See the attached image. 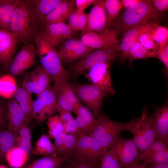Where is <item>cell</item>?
<instances>
[{"label":"cell","instance_id":"6da1fadb","mask_svg":"<svg viewBox=\"0 0 168 168\" xmlns=\"http://www.w3.org/2000/svg\"><path fill=\"white\" fill-rule=\"evenodd\" d=\"M162 15L154 9L152 0H141L134 5L125 9L119 14L111 27L116 30L118 36L128 30L152 22L158 23Z\"/></svg>","mask_w":168,"mask_h":168},{"label":"cell","instance_id":"7a4b0ae2","mask_svg":"<svg viewBox=\"0 0 168 168\" xmlns=\"http://www.w3.org/2000/svg\"><path fill=\"white\" fill-rule=\"evenodd\" d=\"M36 54L40 58L41 66L51 77L53 87L56 91L69 78V73L64 68L57 51L40 35L34 42Z\"/></svg>","mask_w":168,"mask_h":168},{"label":"cell","instance_id":"3957f363","mask_svg":"<svg viewBox=\"0 0 168 168\" xmlns=\"http://www.w3.org/2000/svg\"><path fill=\"white\" fill-rule=\"evenodd\" d=\"M10 32L23 45L35 42L40 30L35 25L30 14L27 0H20L11 18Z\"/></svg>","mask_w":168,"mask_h":168},{"label":"cell","instance_id":"277c9868","mask_svg":"<svg viewBox=\"0 0 168 168\" xmlns=\"http://www.w3.org/2000/svg\"><path fill=\"white\" fill-rule=\"evenodd\" d=\"M126 123V130L133 134L131 139L138 150L139 161H143L147 149L155 138V132L147 113V107H144L140 117Z\"/></svg>","mask_w":168,"mask_h":168},{"label":"cell","instance_id":"5b68a950","mask_svg":"<svg viewBox=\"0 0 168 168\" xmlns=\"http://www.w3.org/2000/svg\"><path fill=\"white\" fill-rule=\"evenodd\" d=\"M127 123L114 121L104 113L96 117L95 128L90 136L96 139L104 147L109 149L115 142L120 133L126 130Z\"/></svg>","mask_w":168,"mask_h":168},{"label":"cell","instance_id":"8992f818","mask_svg":"<svg viewBox=\"0 0 168 168\" xmlns=\"http://www.w3.org/2000/svg\"><path fill=\"white\" fill-rule=\"evenodd\" d=\"M119 45L113 47L94 49L83 58L70 66L72 74L76 76L87 72L95 65L105 63H110L121 56Z\"/></svg>","mask_w":168,"mask_h":168},{"label":"cell","instance_id":"52a82bcc","mask_svg":"<svg viewBox=\"0 0 168 168\" xmlns=\"http://www.w3.org/2000/svg\"><path fill=\"white\" fill-rule=\"evenodd\" d=\"M37 97L33 102L32 116L37 123L41 124L58 112L56 93L50 86Z\"/></svg>","mask_w":168,"mask_h":168},{"label":"cell","instance_id":"ba28073f","mask_svg":"<svg viewBox=\"0 0 168 168\" xmlns=\"http://www.w3.org/2000/svg\"><path fill=\"white\" fill-rule=\"evenodd\" d=\"M72 85L80 101L83 103L96 118L100 113L103 99L109 94L92 84Z\"/></svg>","mask_w":168,"mask_h":168},{"label":"cell","instance_id":"9c48e42d","mask_svg":"<svg viewBox=\"0 0 168 168\" xmlns=\"http://www.w3.org/2000/svg\"><path fill=\"white\" fill-rule=\"evenodd\" d=\"M109 148L116 155L120 168H127L139 164V152L131 139L119 136Z\"/></svg>","mask_w":168,"mask_h":168},{"label":"cell","instance_id":"30bf717a","mask_svg":"<svg viewBox=\"0 0 168 168\" xmlns=\"http://www.w3.org/2000/svg\"><path fill=\"white\" fill-rule=\"evenodd\" d=\"M108 149L103 147L94 138L89 135H80L75 155L100 164Z\"/></svg>","mask_w":168,"mask_h":168},{"label":"cell","instance_id":"8fae6325","mask_svg":"<svg viewBox=\"0 0 168 168\" xmlns=\"http://www.w3.org/2000/svg\"><path fill=\"white\" fill-rule=\"evenodd\" d=\"M52 82L49 74L41 65L38 64L32 71L26 73L21 86L37 96L50 87Z\"/></svg>","mask_w":168,"mask_h":168},{"label":"cell","instance_id":"7c38bea8","mask_svg":"<svg viewBox=\"0 0 168 168\" xmlns=\"http://www.w3.org/2000/svg\"><path fill=\"white\" fill-rule=\"evenodd\" d=\"M80 40L87 47L94 49L110 48L119 44L117 33L112 27L100 33L89 32L83 34Z\"/></svg>","mask_w":168,"mask_h":168},{"label":"cell","instance_id":"4fadbf2b","mask_svg":"<svg viewBox=\"0 0 168 168\" xmlns=\"http://www.w3.org/2000/svg\"><path fill=\"white\" fill-rule=\"evenodd\" d=\"M94 50L72 37L60 44L57 51L62 62L70 63L82 59Z\"/></svg>","mask_w":168,"mask_h":168},{"label":"cell","instance_id":"5bb4252c","mask_svg":"<svg viewBox=\"0 0 168 168\" xmlns=\"http://www.w3.org/2000/svg\"><path fill=\"white\" fill-rule=\"evenodd\" d=\"M64 22L47 25L40 27L39 35L52 47L72 38L76 33Z\"/></svg>","mask_w":168,"mask_h":168},{"label":"cell","instance_id":"9a60e30c","mask_svg":"<svg viewBox=\"0 0 168 168\" xmlns=\"http://www.w3.org/2000/svg\"><path fill=\"white\" fill-rule=\"evenodd\" d=\"M85 77L92 84L113 95L115 91L113 87L110 78V63L96 64L90 69Z\"/></svg>","mask_w":168,"mask_h":168},{"label":"cell","instance_id":"2e32d148","mask_svg":"<svg viewBox=\"0 0 168 168\" xmlns=\"http://www.w3.org/2000/svg\"><path fill=\"white\" fill-rule=\"evenodd\" d=\"M107 28L104 0H97L87 14V26L85 30L82 32V35L89 32L101 33Z\"/></svg>","mask_w":168,"mask_h":168},{"label":"cell","instance_id":"e0dca14e","mask_svg":"<svg viewBox=\"0 0 168 168\" xmlns=\"http://www.w3.org/2000/svg\"><path fill=\"white\" fill-rule=\"evenodd\" d=\"M62 0H27L30 14L36 26L40 29L44 18Z\"/></svg>","mask_w":168,"mask_h":168},{"label":"cell","instance_id":"ac0fdd59","mask_svg":"<svg viewBox=\"0 0 168 168\" xmlns=\"http://www.w3.org/2000/svg\"><path fill=\"white\" fill-rule=\"evenodd\" d=\"M76 9L75 0H62L44 18L40 27L53 23L65 22Z\"/></svg>","mask_w":168,"mask_h":168},{"label":"cell","instance_id":"d6986e66","mask_svg":"<svg viewBox=\"0 0 168 168\" xmlns=\"http://www.w3.org/2000/svg\"><path fill=\"white\" fill-rule=\"evenodd\" d=\"M154 128L155 138L168 141V105L160 106L149 116Z\"/></svg>","mask_w":168,"mask_h":168},{"label":"cell","instance_id":"ffe728a7","mask_svg":"<svg viewBox=\"0 0 168 168\" xmlns=\"http://www.w3.org/2000/svg\"><path fill=\"white\" fill-rule=\"evenodd\" d=\"M17 41L10 32L0 29V61L7 69L16 51Z\"/></svg>","mask_w":168,"mask_h":168},{"label":"cell","instance_id":"44dd1931","mask_svg":"<svg viewBox=\"0 0 168 168\" xmlns=\"http://www.w3.org/2000/svg\"><path fill=\"white\" fill-rule=\"evenodd\" d=\"M75 114L77 133L90 135L96 126V118L89 109L82 104L78 108Z\"/></svg>","mask_w":168,"mask_h":168},{"label":"cell","instance_id":"7402d4cb","mask_svg":"<svg viewBox=\"0 0 168 168\" xmlns=\"http://www.w3.org/2000/svg\"><path fill=\"white\" fill-rule=\"evenodd\" d=\"M80 135L77 133L60 134L54 138L53 144L57 156H67L76 151Z\"/></svg>","mask_w":168,"mask_h":168},{"label":"cell","instance_id":"603a6c76","mask_svg":"<svg viewBox=\"0 0 168 168\" xmlns=\"http://www.w3.org/2000/svg\"><path fill=\"white\" fill-rule=\"evenodd\" d=\"M8 129L17 132L19 128L27 123L26 118L17 103L13 98L7 105Z\"/></svg>","mask_w":168,"mask_h":168},{"label":"cell","instance_id":"cb8c5ba5","mask_svg":"<svg viewBox=\"0 0 168 168\" xmlns=\"http://www.w3.org/2000/svg\"><path fill=\"white\" fill-rule=\"evenodd\" d=\"M31 93L21 86L18 87L13 97L19 105L26 118L27 123L31 122L32 116L33 100Z\"/></svg>","mask_w":168,"mask_h":168},{"label":"cell","instance_id":"d4e9b609","mask_svg":"<svg viewBox=\"0 0 168 168\" xmlns=\"http://www.w3.org/2000/svg\"><path fill=\"white\" fill-rule=\"evenodd\" d=\"M147 24L131 29L126 32L123 36L122 41L118 48L121 53L120 63L125 61V58L128 52L136 42L138 36L147 27Z\"/></svg>","mask_w":168,"mask_h":168},{"label":"cell","instance_id":"484cf974","mask_svg":"<svg viewBox=\"0 0 168 168\" xmlns=\"http://www.w3.org/2000/svg\"><path fill=\"white\" fill-rule=\"evenodd\" d=\"M18 135L17 132L9 130L0 129V162L5 160L7 153L12 147L17 146Z\"/></svg>","mask_w":168,"mask_h":168},{"label":"cell","instance_id":"4316f807","mask_svg":"<svg viewBox=\"0 0 168 168\" xmlns=\"http://www.w3.org/2000/svg\"><path fill=\"white\" fill-rule=\"evenodd\" d=\"M20 0H0V29L10 32L12 12Z\"/></svg>","mask_w":168,"mask_h":168},{"label":"cell","instance_id":"83f0119b","mask_svg":"<svg viewBox=\"0 0 168 168\" xmlns=\"http://www.w3.org/2000/svg\"><path fill=\"white\" fill-rule=\"evenodd\" d=\"M68 156H44L21 168H60Z\"/></svg>","mask_w":168,"mask_h":168},{"label":"cell","instance_id":"f1b7e54d","mask_svg":"<svg viewBox=\"0 0 168 168\" xmlns=\"http://www.w3.org/2000/svg\"><path fill=\"white\" fill-rule=\"evenodd\" d=\"M28 157L23 150L16 146L7 153L5 160L12 168H21L25 165Z\"/></svg>","mask_w":168,"mask_h":168},{"label":"cell","instance_id":"f546056e","mask_svg":"<svg viewBox=\"0 0 168 168\" xmlns=\"http://www.w3.org/2000/svg\"><path fill=\"white\" fill-rule=\"evenodd\" d=\"M17 133L18 136L17 146L29 156L33 150L31 146L32 129L25 124L19 128Z\"/></svg>","mask_w":168,"mask_h":168},{"label":"cell","instance_id":"4dcf8cb0","mask_svg":"<svg viewBox=\"0 0 168 168\" xmlns=\"http://www.w3.org/2000/svg\"><path fill=\"white\" fill-rule=\"evenodd\" d=\"M50 138L48 135L42 134L35 143L33 153L44 156H57Z\"/></svg>","mask_w":168,"mask_h":168},{"label":"cell","instance_id":"1f68e13d","mask_svg":"<svg viewBox=\"0 0 168 168\" xmlns=\"http://www.w3.org/2000/svg\"><path fill=\"white\" fill-rule=\"evenodd\" d=\"M18 87L13 77L9 74L0 77V96L6 99L12 98Z\"/></svg>","mask_w":168,"mask_h":168},{"label":"cell","instance_id":"d6a6232c","mask_svg":"<svg viewBox=\"0 0 168 168\" xmlns=\"http://www.w3.org/2000/svg\"><path fill=\"white\" fill-rule=\"evenodd\" d=\"M156 53L148 50L138 42H136L127 53L125 61L128 59L131 62L138 59H145L150 58H156Z\"/></svg>","mask_w":168,"mask_h":168},{"label":"cell","instance_id":"836d02e7","mask_svg":"<svg viewBox=\"0 0 168 168\" xmlns=\"http://www.w3.org/2000/svg\"><path fill=\"white\" fill-rule=\"evenodd\" d=\"M99 166L100 164L72 154L68 156L60 168H99Z\"/></svg>","mask_w":168,"mask_h":168},{"label":"cell","instance_id":"e575fe53","mask_svg":"<svg viewBox=\"0 0 168 168\" xmlns=\"http://www.w3.org/2000/svg\"><path fill=\"white\" fill-rule=\"evenodd\" d=\"M148 30L155 42L159 46L168 43V29L158 23L147 24Z\"/></svg>","mask_w":168,"mask_h":168},{"label":"cell","instance_id":"d590c367","mask_svg":"<svg viewBox=\"0 0 168 168\" xmlns=\"http://www.w3.org/2000/svg\"><path fill=\"white\" fill-rule=\"evenodd\" d=\"M68 24L73 31L82 32L86 29L87 23V14L84 11L76 9L71 14L68 20Z\"/></svg>","mask_w":168,"mask_h":168},{"label":"cell","instance_id":"8d00e7d4","mask_svg":"<svg viewBox=\"0 0 168 168\" xmlns=\"http://www.w3.org/2000/svg\"><path fill=\"white\" fill-rule=\"evenodd\" d=\"M36 55L35 47L32 43H29L23 45L12 59L21 62L35 64Z\"/></svg>","mask_w":168,"mask_h":168},{"label":"cell","instance_id":"74e56055","mask_svg":"<svg viewBox=\"0 0 168 168\" xmlns=\"http://www.w3.org/2000/svg\"><path fill=\"white\" fill-rule=\"evenodd\" d=\"M104 7L107 16V26L109 28L111 27L112 23L119 16L123 6L121 1L105 0Z\"/></svg>","mask_w":168,"mask_h":168},{"label":"cell","instance_id":"f35d334b","mask_svg":"<svg viewBox=\"0 0 168 168\" xmlns=\"http://www.w3.org/2000/svg\"><path fill=\"white\" fill-rule=\"evenodd\" d=\"M58 112L63 127V133L67 134L77 133V124L71 112L60 109L58 110Z\"/></svg>","mask_w":168,"mask_h":168},{"label":"cell","instance_id":"ab89813d","mask_svg":"<svg viewBox=\"0 0 168 168\" xmlns=\"http://www.w3.org/2000/svg\"><path fill=\"white\" fill-rule=\"evenodd\" d=\"M136 42L139 43L146 49L156 53L159 47L148 32L147 24L146 27L139 34Z\"/></svg>","mask_w":168,"mask_h":168},{"label":"cell","instance_id":"60d3db41","mask_svg":"<svg viewBox=\"0 0 168 168\" xmlns=\"http://www.w3.org/2000/svg\"><path fill=\"white\" fill-rule=\"evenodd\" d=\"M47 124L48 128V136L50 138H54L63 133V126L59 116L49 117L48 119Z\"/></svg>","mask_w":168,"mask_h":168},{"label":"cell","instance_id":"b9f144b4","mask_svg":"<svg viewBox=\"0 0 168 168\" xmlns=\"http://www.w3.org/2000/svg\"><path fill=\"white\" fill-rule=\"evenodd\" d=\"M142 164L146 166L153 164H168V149L157 152L145 157Z\"/></svg>","mask_w":168,"mask_h":168},{"label":"cell","instance_id":"7bdbcfd3","mask_svg":"<svg viewBox=\"0 0 168 168\" xmlns=\"http://www.w3.org/2000/svg\"><path fill=\"white\" fill-rule=\"evenodd\" d=\"M99 168H120L118 157L111 149H109L102 158Z\"/></svg>","mask_w":168,"mask_h":168},{"label":"cell","instance_id":"ee69618b","mask_svg":"<svg viewBox=\"0 0 168 168\" xmlns=\"http://www.w3.org/2000/svg\"><path fill=\"white\" fill-rule=\"evenodd\" d=\"M35 64L18 62L12 59L8 67L9 74L14 77L22 73Z\"/></svg>","mask_w":168,"mask_h":168},{"label":"cell","instance_id":"f6af8a7d","mask_svg":"<svg viewBox=\"0 0 168 168\" xmlns=\"http://www.w3.org/2000/svg\"><path fill=\"white\" fill-rule=\"evenodd\" d=\"M56 93L58 110L73 112L75 114L77 110L76 108L64 93L60 90L56 91Z\"/></svg>","mask_w":168,"mask_h":168},{"label":"cell","instance_id":"bcb514c9","mask_svg":"<svg viewBox=\"0 0 168 168\" xmlns=\"http://www.w3.org/2000/svg\"><path fill=\"white\" fill-rule=\"evenodd\" d=\"M59 90L64 93L77 110L82 104L74 91L72 85L69 83L68 81H66L61 86L58 90Z\"/></svg>","mask_w":168,"mask_h":168},{"label":"cell","instance_id":"7dc6e473","mask_svg":"<svg viewBox=\"0 0 168 168\" xmlns=\"http://www.w3.org/2000/svg\"><path fill=\"white\" fill-rule=\"evenodd\" d=\"M168 141L155 138L147 149L145 157L157 152L168 149Z\"/></svg>","mask_w":168,"mask_h":168},{"label":"cell","instance_id":"c3c4849f","mask_svg":"<svg viewBox=\"0 0 168 168\" xmlns=\"http://www.w3.org/2000/svg\"><path fill=\"white\" fill-rule=\"evenodd\" d=\"M164 65L166 68V74L168 76V43L159 46L156 52V57Z\"/></svg>","mask_w":168,"mask_h":168},{"label":"cell","instance_id":"681fc988","mask_svg":"<svg viewBox=\"0 0 168 168\" xmlns=\"http://www.w3.org/2000/svg\"><path fill=\"white\" fill-rule=\"evenodd\" d=\"M153 6L155 10L160 13L164 12L168 9V0H153Z\"/></svg>","mask_w":168,"mask_h":168},{"label":"cell","instance_id":"f907efd6","mask_svg":"<svg viewBox=\"0 0 168 168\" xmlns=\"http://www.w3.org/2000/svg\"><path fill=\"white\" fill-rule=\"evenodd\" d=\"M97 0H75V4L77 9L84 11L88 7L94 4Z\"/></svg>","mask_w":168,"mask_h":168},{"label":"cell","instance_id":"816d5d0a","mask_svg":"<svg viewBox=\"0 0 168 168\" xmlns=\"http://www.w3.org/2000/svg\"><path fill=\"white\" fill-rule=\"evenodd\" d=\"M141 0H122L121 1L123 7L127 9L138 3Z\"/></svg>","mask_w":168,"mask_h":168},{"label":"cell","instance_id":"f5cc1de1","mask_svg":"<svg viewBox=\"0 0 168 168\" xmlns=\"http://www.w3.org/2000/svg\"><path fill=\"white\" fill-rule=\"evenodd\" d=\"M146 167L147 168H168V164L163 165H150Z\"/></svg>","mask_w":168,"mask_h":168},{"label":"cell","instance_id":"db71d44e","mask_svg":"<svg viewBox=\"0 0 168 168\" xmlns=\"http://www.w3.org/2000/svg\"><path fill=\"white\" fill-rule=\"evenodd\" d=\"M5 122V118L2 108L0 104V126L3 125Z\"/></svg>","mask_w":168,"mask_h":168},{"label":"cell","instance_id":"11a10c76","mask_svg":"<svg viewBox=\"0 0 168 168\" xmlns=\"http://www.w3.org/2000/svg\"><path fill=\"white\" fill-rule=\"evenodd\" d=\"M127 168H147V167L144 166L142 164H139Z\"/></svg>","mask_w":168,"mask_h":168},{"label":"cell","instance_id":"9f6ffc18","mask_svg":"<svg viewBox=\"0 0 168 168\" xmlns=\"http://www.w3.org/2000/svg\"><path fill=\"white\" fill-rule=\"evenodd\" d=\"M0 168H9L4 165L0 164Z\"/></svg>","mask_w":168,"mask_h":168}]
</instances>
